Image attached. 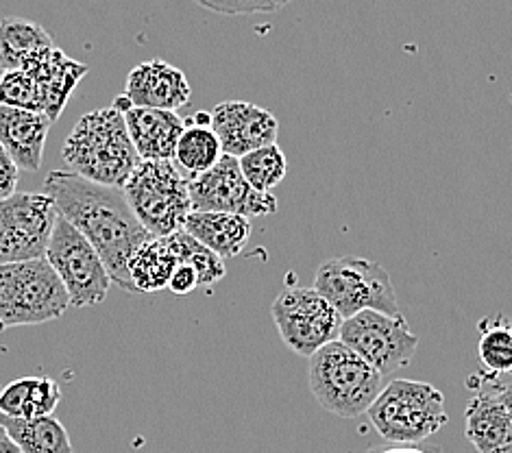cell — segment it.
Returning <instances> with one entry per match:
<instances>
[{"instance_id":"cell-1","label":"cell","mask_w":512,"mask_h":453,"mask_svg":"<svg viewBox=\"0 0 512 453\" xmlns=\"http://www.w3.org/2000/svg\"><path fill=\"white\" fill-rule=\"evenodd\" d=\"M42 192L57 205L59 216L70 220L99 251L112 284L127 295H140L133 286L129 262L142 244L153 238L129 207L123 188L101 186L72 170H53Z\"/></svg>"},{"instance_id":"cell-2","label":"cell","mask_w":512,"mask_h":453,"mask_svg":"<svg viewBox=\"0 0 512 453\" xmlns=\"http://www.w3.org/2000/svg\"><path fill=\"white\" fill-rule=\"evenodd\" d=\"M62 157L72 173L112 188H123L142 162L125 114L114 105L83 114L64 142Z\"/></svg>"},{"instance_id":"cell-3","label":"cell","mask_w":512,"mask_h":453,"mask_svg":"<svg viewBox=\"0 0 512 453\" xmlns=\"http://www.w3.org/2000/svg\"><path fill=\"white\" fill-rule=\"evenodd\" d=\"M384 375L347 347L334 340L310 358L308 382L314 399L340 419H358L382 393Z\"/></svg>"},{"instance_id":"cell-4","label":"cell","mask_w":512,"mask_h":453,"mask_svg":"<svg viewBox=\"0 0 512 453\" xmlns=\"http://www.w3.org/2000/svg\"><path fill=\"white\" fill-rule=\"evenodd\" d=\"M188 183L170 159H142L123 192L142 227L151 236L164 238L184 229L192 212Z\"/></svg>"},{"instance_id":"cell-5","label":"cell","mask_w":512,"mask_h":453,"mask_svg":"<svg viewBox=\"0 0 512 453\" xmlns=\"http://www.w3.org/2000/svg\"><path fill=\"white\" fill-rule=\"evenodd\" d=\"M367 416L386 443H425L449 421L441 390L412 379L384 386Z\"/></svg>"},{"instance_id":"cell-6","label":"cell","mask_w":512,"mask_h":453,"mask_svg":"<svg viewBox=\"0 0 512 453\" xmlns=\"http://www.w3.org/2000/svg\"><path fill=\"white\" fill-rule=\"evenodd\" d=\"M68 308V292L46 257L0 264V327L42 325Z\"/></svg>"},{"instance_id":"cell-7","label":"cell","mask_w":512,"mask_h":453,"mask_svg":"<svg viewBox=\"0 0 512 453\" xmlns=\"http://www.w3.org/2000/svg\"><path fill=\"white\" fill-rule=\"evenodd\" d=\"M314 288L343 318L364 310L399 314L397 292L386 268L380 262L364 260L358 255L325 260L316 268Z\"/></svg>"},{"instance_id":"cell-8","label":"cell","mask_w":512,"mask_h":453,"mask_svg":"<svg viewBox=\"0 0 512 453\" xmlns=\"http://www.w3.org/2000/svg\"><path fill=\"white\" fill-rule=\"evenodd\" d=\"M44 257L62 279L72 308H92L105 301L112 277L103 257L64 216H57Z\"/></svg>"},{"instance_id":"cell-9","label":"cell","mask_w":512,"mask_h":453,"mask_svg":"<svg viewBox=\"0 0 512 453\" xmlns=\"http://www.w3.org/2000/svg\"><path fill=\"white\" fill-rule=\"evenodd\" d=\"M273 323L284 345L301 358L323 349L340 338L345 318L316 288L290 286L273 301Z\"/></svg>"},{"instance_id":"cell-10","label":"cell","mask_w":512,"mask_h":453,"mask_svg":"<svg viewBox=\"0 0 512 453\" xmlns=\"http://www.w3.org/2000/svg\"><path fill=\"white\" fill-rule=\"evenodd\" d=\"M338 340L382 375L406 369L419 347V338L410 332L404 316L377 310H364L345 318Z\"/></svg>"},{"instance_id":"cell-11","label":"cell","mask_w":512,"mask_h":453,"mask_svg":"<svg viewBox=\"0 0 512 453\" xmlns=\"http://www.w3.org/2000/svg\"><path fill=\"white\" fill-rule=\"evenodd\" d=\"M57 216V205L46 192H16L0 201V264L44 257Z\"/></svg>"},{"instance_id":"cell-12","label":"cell","mask_w":512,"mask_h":453,"mask_svg":"<svg viewBox=\"0 0 512 453\" xmlns=\"http://www.w3.org/2000/svg\"><path fill=\"white\" fill-rule=\"evenodd\" d=\"M192 212H229L247 218L277 212L271 192H258L242 175L238 157L223 155L221 162L199 177H190Z\"/></svg>"},{"instance_id":"cell-13","label":"cell","mask_w":512,"mask_h":453,"mask_svg":"<svg viewBox=\"0 0 512 453\" xmlns=\"http://www.w3.org/2000/svg\"><path fill=\"white\" fill-rule=\"evenodd\" d=\"M212 129L227 155L242 157L262 146L275 144L279 133L277 118L268 109L247 101H225L214 107Z\"/></svg>"},{"instance_id":"cell-14","label":"cell","mask_w":512,"mask_h":453,"mask_svg":"<svg viewBox=\"0 0 512 453\" xmlns=\"http://www.w3.org/2000/svg\"><path fill=\"white\" fill-rule=\"evenodd\" d=\"M190 81L179 68L164 59H151L129 72L125 96L138 107L168 109L177 112L190 101Z\"/></svg>"},{"instance_id":"cell-15","label":"cell","mask_w":512,"mask_h":453,"mask_svg":"<svg viewBox=\"0 0 512 453\" xmlns=\"http://www.w3.org/2000/svg\"><path fill=\"white\" fill-rule=\"evenodd\" d=\"M469 388L478 390L465 414V436L478 453H502L512 438V414L495 388L482 375L471 377Z\"/></svg>"},{"instance_id":"cell-16","label":"cell","mask_w":512,"mask_h":453,"mask_svg":"<svg viewBox=\"0 0 512 453\" xmlns=\"http://www.w3.org/2000/svg\"><path fill=\"white\" fill-rule=\"evenodd\" d=\"M20 70H27L35 83H38L42 94V114H46L53 122L62 116L72 92H75L81 79L88 75V66L68 57L57 46L33 57Z\"/></svg>"},{"instance_id":"cell-17","label":"cell","mask_w":512,"mask_h":453,"mask_svg":"<svg viewBox=\"0 0 512 453\" xmlns=\"http://www.w3.org/2000/svg\"><path fill=\"white\" fill-rule=\"evenodd\" d=\"M53 120L42 112L0 105V144L14 157L20 170L38 173Z\"/></svg>"},{"instance_id":"cell-18","label":"cell","mask_w":512,"mask_h":453,"mask_svg":"<svg viewBox=\"0 0 512 453\" xmlns=\"http://www.w3.org/2000/svg\"><path fill=\"white\" fill-rule=\"evenodd\" d=\"M127 129L140 159H173L186 118L168 109L131 105L125 112Z\"/></svg>"},{"instance_id":"cell-19","label":"cell","mask_w":512,"mask_h":453,"mask_svg":"<svg viewBox=\"0 0 512 453\" xmlns=\"http://www.w3.org/2000/svg\"><path fill=\"white\" fill-rule=\"evenodd\" d=\"M184 231L218 257L231 260L247 247L251 238V218L229 212H190Z\"/></svg>"},{"instance_id":"cell-20","label":"cell","mask_w":512,"mask_h":453,"mask_svg":"<svg viewBox=\"0 0 512 453\" xmlns=\"http://www.w3.org/2000/svg\"><path fill=\"white\" fill-rule=\"evenodd\" d=\"M59 401L62 388L53 377H20L0 390V414L11 419H40L55 414Z\"/></svg>"},{"instance_id":"cell-21","label":"cell","mask_w":512,"mask_h":453,"mask_svg":"<svg viewBox=\"0 0 512 453\" xmlns=\"http://www.w3.org/2000/svg\"><path fill=\"white\" fill-rule=\"evenodd\" d=\"M181 264L175 234L164 238H149L133 253L129 273L138 292H160L168 288L170 275Z\"/></svg>"},{"instance_id":"cell-22","label":"cell","mask_w":512,"mask_h":453,"mask_svg":"<svg viewBox=\"0 0 512 453\" xmlns=\"http://www.w3.org/2000/svg\"><path fill=\"white\" fill-rule=\"evenodd\" d=\"M48 48H55V42L42 24L16 16L0 20V64L5 70L24 68Z\"/></svg>"},{"instance_id":"cell-23","label":"cell","mask_w":512,"mask_h":453,"mask_svg":"<svg viewBox=\"0 0 512 453\" xmlns=\"http://www.w3.org/2000/svg\"><path fill=\"white\" fill-rule=\"evenodd\" d=\"M223 155V144L212 129V116L197 114L194 118H186V129L175 149L177 164L188 175L199 177L221 162Z\"/></svg>"},{"instance_id":"cell-24","label":"cell","mask_w":512,"mask_h":453,"mask_svg":"<svg viewBox=\"0 0 512 453\" xmlns=\"http://www.w3.org/2000/svg\"><path fill=\"white\" fill-rule=\"evenodd\" d=\"M0 425L22 453H72L66 427L53 414L40 419H11L0 414Z\"/></svg>"},{"instance_id":"cell-25","label":"cell","mask_w":512,"mask_h":453,"mask_svg":"<svg viewBox=\"0 0 512 453\" xmlns=\"http://www.w3.org/2000/svg\"><path fill=\"white\" fill-rule=\"evenodd\" d=\"M478 360L489 377H512V327L504 314L482 318L478 323Z\"/></svg>"},{"instance_id":"cell-26","label":"cell","mask_w":512,"mask_h":453,"mask_svg":"<svg viewBox=\"0 0 512 453\" xmlns=\"http://www.w3.org/2000/svg\"><path fill=\"white\" fill-rule=\"evenodd\" d=\"M238 162L242 168V175H245V179L258 192H271L284 181L288 173L286 155L279 149L277 142L238 157Z\"/></svg>"},{"instance_id":"cell-27","label":"cell","mask_w":512,"mask_h":453,"mask_svg":"<svg viewBox=\"0 0 512 453\" xmlns=\"http://www.w3.org/2000/svg\"><path fill=\"white\" fill-rule=\"evenodd\" d=\"M175 240L179 247V257L184 264H190L199 275V286H214L227 273L225 260L210 251L199 240H194L184 229L175 231Z\"/></svg>"},{"instance_id":"cell-28","label":"cell","mask_w":512,"mask_h":453,"mask_svg":"<svg viewBox=\"0 0 512 453\" xmlns=\"http://www.w3.org/2000/svg\"><path fill=\"white\" fill-rule=\"evenodd\" d=\"M0 105L42 112V94L27 70H5L0 77Z\"/></svg>"},{"instance_id":"cell-29","label":"cell","mask_w":512,"mask_h":453,"mask_svg":"<svg viewBox=\"0 0 512 453\" xmlns=\"http://www.w3.org/2000/svg\"><path fill=\"white\" fill-rule=\"evenodd\" d=\"M194 3L225 16H249V14H273L284 9L292 0H194Z\"/></svg>"},{"instance_id":"cell-30","label":"cell","mask_w":512,"mask_h":453,"mask_svg":"<svg viewBox=\"0 0 512 453\" xmlns=\"http://www.w3.org/2000/svg\"><path fill=\"white\" fill-rule=\"evenodd\" d=\"M20 168L14 162V157L0 144V201L11 199L18 192Z\"/></svg>"},{"instance_id":"cell-31","label":"cell","mask_w":512,"mask_h":453,"mask_svg":"<svg viewBox=\"0 0 512 453\" xmlns=\"http://www.w3.org/2000/svg\"><path fill=\"white\" fill-rule=\"evenodd\" d=\"M199 288V275L197 271L190 264H177V268L173 271V275H170V281H168V290L173 292V295L177 297H188L192 290Z\"/></svg>"},{"instance_id":"cell-32","label":"cell","mask_w":512,"mask_h":453,"mask_svg":"<svg viewBox=\"0 0 512 453\" xmlns=\"http://www.w3.org/2000/svg\"><path fill=\"white\" fill-rule=\"evenodd\" d=\"M367 453H443V449L428 443H388L382 447H371Z\"/></svg>"},{"instance_id":"cell-33","label":"cell","mask_w":512,"mask_h":453,"mask_svg":"<svg viewBox=\"0 0 512 453\" xmlns=\"http://www.w3.org/2000/svg\"><path fill=\"white\" fill-rule=\"evenodd\" d=\"M0 453H22L9 434H0Z\"/></svg>"},{"instance_id":"cell-34","label":"cell","mask_w":512,"mask_h":453,"mask_svg":"<svg viewBox=\"0 0 512 453\" xmlns=\"http://www.w3.org/2000/svg\"><path fill=\"white\" fill-rule=\"evenodd\" d=\"M502 453H512V438H510V443H508V447L502 451Z\"/></svg>"},{"instance_id":"cell-35","label":"cell","mask_w":512,"mask_h":453,"mask_svg":"<svg viewBox=\"0 0 512 453\" xmlns=\"http://www.w3.org/2000/svg\"><path fill=\"white\" fill-rule=\"evenodd\" d=\"M5 75V68H3V64H0V77H3Z\"/></svg>"},{"instance_id":"cell-36","label":"cell","mask_w":512,"mask_h":453,"mask_svg":"<svg viewBox=\"0 0 512 453\" xmlns=\"http://www.w3.org/2000/svg\"><path fill=\"white\" fill-rule=\"evenodd\" d=\"M0 434H7V430H5V427H3V425H0Z\"/></svg>"},{"instance_id":"cell-37","label":"cell","mask_w":512,"mask_h":453,"mask_svg":"<svg viewBox=\"0 0 512 453\" xmlns=\"http://www.w3.org/2000/svg\"><path fill=\"white\" fill-rule=\"evenodd\" d=\"M508 325H510V327H512V318H508Z\"/></svg>"},{"instance_id":"cell-38","label":"cell","mask_w":512,"mask_h":453,"mask_svg":"<svg viewBox=\"0 0 512 453\" xmlns=\"http://www.w3.org/2000/svg\"><path fill=\"white\" fill-rule=\"evenodd\" d=\"M510 103H512V94H510Z\"/></svg>"}]
</instances>
